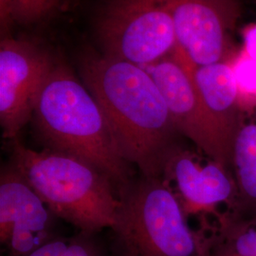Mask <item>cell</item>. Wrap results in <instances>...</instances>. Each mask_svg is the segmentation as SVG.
<instances>
[{
	"mask_svg": "<svg viewBox=\"0 0 256 256\" xmlns=\"http://www.w3.org/2000/svg\"><path fill=\"white\" fill-rule=\"evenodd\" d=\"M79 74L124 158L140 174L162 178L168 160L182 146V136L146 68L104 54H88L80 60Z\"/></svg>",
	"mask_w": 256,
	"mask_h": 256,
	"instance_id": "6da1fadb",
	"label": "cell"
},
{
	"mask_svg": "<svg viewBox=\"0 0 256 256\" xmlns=\"http://www.w3.org/2000/svg\"><path fill=\"white\" fill-rule=\"evenodd\" d=\"M32 120L44 149L93 165L110 176L118 191L134 178L99 104L68 66L55 62L39 92Z\"/></svg>",
	"mask_w": 256,
	"mask_h": 256,
	"instance_id": "7a4b0ae2",
	"label": "cell"
},
{
	"mask_svg": "<svg viewBox=\"0 0 256 256\" xmlns=\"http://www.w3.org/2000/svg\"><path fill=\"white\" fill-rule=\"evenodd\" d=\"M10 144L9 164L58 220L86 232H102L114 225L120 200L108 174L72 156L32 150L18 138Z\"/></svg>",
	"mask_w": 256,
	"mask_h": 256,
	"instance_id": "3957f363",
	"label": "cell"
},
{
	"mask_svg": "<svg viewBox=\"0 0 256 256\" xmlns=\"http://www.w3.org/2000/svg\"><path fill=\"white\" fill-rule=\"evenodd\" d=\"M110 229L113 256H210L214 234L192 230L182 204L162 178L140 174L118 191Z\"/></svg>",
	"mask_w": 256,
	"mask_h": 256,
	"instance_id": "277c9868",
	"label": "cell"
},
{
	"mask_svg": "<svg viewBox=\"0 0 256 256\" xmlns=\"http://www.w3.org/2000/svg\"><path fill=\"white\" fill-rule=\"evenodd\" d=\"M104 54L146 68L178 46L164 0H106L96 18Z\"/></svg>",
	"mask_w": 256,
	"mask_h": 256,
	"instance_id": "5b68a950",
	"label": "cell"
},
{
	"mask_svg": "<svg viewBox=\"0 0 256 256\" xmlns=\"http://www.w3.org/2000/svg\"><path fill=\"white\" fill-rule=\"evenodd\" d=\"M164 98L174 126L203 155L232 170V158L210 118L192 77L194 64L176 46L146 68Z\"/></svg>",
	"mask_w": 256,
	"mask_h": 256,
	"instance_id": "8992f818",
	"label": "cell"
},
{
	"mask_svg": "<svg viewBox=\"0 0 256 256\" xmlns=\"http://www.w3.org/2000/svg\"><path fill=\"white\" fill-rule=\"evenodd\" d=\"M55 61L24 40L5 38L0 45V124L14 140L32 118L39 92Z\"/></svg>",
	"mask_w": 256,
	"mask_h": 256,
	"instance_id": "52a82bcc",
	"label": "cell"
},
{
	"mask_svg": "<svg viewBox=\"0 0 256 256\" xmlns=\"http://www.w3.org/2000/svg\"><path fill=\"white\" fill-rule=\"evenodd\" d=\"M174 19L178 48L194 66L228 60L238 0H164Z\"/></svg>",
	"mask_w": 256,
	"mask_h": 256,
	"instance_id": "ba28073f",
	"label": "cell"
},
{
	"mask_svg": "<svg viewBox=\"0 0 256 256\" xmlns=\"http://www.w3.org/2000/svg\"><path fill=\"white\" fill-rule=\"evenodd\" d=\"M58 220L8 164L0 174V242L8 256H28L50 240Z\"/></svg>",
	"mask_w": 256,
	"mask_h": 256,
	"instance_id": "9c48e42d",
	"label": "cell"
},
{
	"mask_svg": "<svg viewBox=\"0 0 256 256\" xmlns=\"http://www.w3.org/2000/svg\"><path fill=\"white\" fill-rule=\"evenodd\" d=\"M162 178L174 183V192L187 216L214 214L222 203L230 208L236 196L232 170L210 158L202 162L198 156L183 146L168 160Z\"/></svg>",
	"mask_w": 256,
	"mask_h": 256,
	"instance_id": "30bf717a",
	"label": "cell"
},
{
	"mask_svg": "<svg viewBox=\"0 0 256 256\" xmlns=\"http://www.w3.org/2000/svg\"><path fill=\"white\" fill-rule=\"evenodd\" d=\"M192 77L202 102L232 158L238 131L244 124L238 84L230 62L194 66Z\"/></svg>",
	"mask_w": 256,
	"mask_h": 256,
	"instance_id": "8fae6325",
	"label": "cell"
},
{
	"mask_svg": "<svg viewBox=\"0 0 256 256\" xmlns=\"http://www.w3.org/2000/svg\"><path fill=\"white\" fill-rule=\"evenodd\" d=\"M232 172L236 196L227 214L238 218H256V124H243L232 152Z\"/></svg>",
	"mask_w": 256,
	"mask_h": 256,
	"instance_id": "7c38bea8",
	"label": "cell"
},
{
	"mask_svg": "<svg viewBox=\"0 0 256 256\" xmlns=\"http://www.w3.org/2000/svg\"><path fill=\"white\" fill-rule=\"evenodd\" d=\"M210 256H256V218L220 214L214 227Z\"/></svg>",
	"mask_w": 256,
	"mask_h": 256,
	"instance_id": "4fadbf2b",
	"label": "cell"
},
{
	"mask_svg": "<svg viewBox=\"0 0 256 256\" xmlns=\"http://www.w3.org/2000/svg\"><path fill=\"white\" fill-rule=\"evenodd\" d=\"M60 0H0L1 21L34 23L54 10Z\"/></svg>",
	"mask_w": 256,
	"mask_h": 256,
	"instance_id": "5bb4252c",
	"label": "cell"
},
{
	"mask_svg": "<svg viewBox=\"0 0 256 256\" xmlns=\"http://www.w3.org/2000/svg\"><path fill=\"white\" fill-rule=\"evenodd\" d=\"M232 64L242 110L256 106V59L247 54Z\"/></svg>",
	"mask_w": 256,
	"mask_h": 256,
	"instance_id": "9a60e30c",
	"label": "cell"
}]
</instances>
